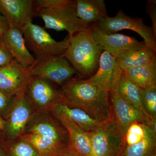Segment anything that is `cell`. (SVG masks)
Segmentation results:
<instances>
[{"mask_svg": "<svg viewBox=\"0 0 156 156\" xmlns=\"http://www.w3.org/2000/svg\"><path fill=\"white\" fill-rule=\"evenodd\" d=\"M61 87L62 103L68 106L80 109L101 123L112 119L109 92L74 78Z\"/></svg>", "mask_w": 156, "mask_h": 156, "instance_id": "6da1fadb", "label": "cell"}, {"mask_svg": "<svg viewBox=\"0 0 156 156\" xmlns=\"http://www.w3.org/2000/svg\"><path fill=\"white\" fill-rule=\"evenodd\" d=\"M5 120L2 117L0 116V131H3L5 128Z\"/></svg>", "mask_w": 156, "mask_h": 156, "instance_id": "d6a6232c", "label": "cell"}, {"mask_svg": "<svg viewBox=\"0 0 156 156\" xmlns=\"http://www.w3.org/2000/svg\"><path fill=\"white\" fill-rule=\"evenodd\" d=\"M142 105L148 116L156 122V85L141 89Z\"/></svg>", "mask_w": 156, "mask_h": 156, "instance_id": "d4e9b609", "label": "cell"}, {"mask_svg": "<svg viewBox=\"0 0 156 156\" xmlns=\"http://www.w3.org/2000/svg\"><path fill=\"white\" fill-rule=\"evenodd\" d=\"M94 23L108 35L117 34L123 30L134 31L142 37L147 47L156 52V36L152 27L146 25L142 18H132L120 10L115 17H108Z\"/></svg>", "mask_w": 156, "mask_h": 156, "instance_id": "30bf717a", "label": "cell"}, {"mask_svg": "<svg viewBox=\"0 0 156 156\" xmlns=\"http://www.w3.org/2000/svg\"><path fill=\"white\" fill-rule=\"evenodd\" d=\"M21 30L28 50L32 51L37 57L42 56H62L67 50L69 38L61 41L53 38L44 27L28 23Z\"/></svg>", "mask_w": 156, "mask_h": 156, "instance_id": "9c48e42d", "label": "cell"}, {"mask_svg": "<svg viewBox=\"0 0 156 156\" xmlns=\"http://www.w3.org/2000/svg\"><path fill=\"white\" fill-rule=\"evenodd\" d=\"M92 156H120L124 143L123 133L111 119L101 123L97 128L88 132Z\"/></svg>", "mask_w": 156, "mask_h": 156, "instance_id": "52a82bcc", "label": "cell"}, {"mask_svg": "<svg viewBox=\"0 0 156 156\" xmlns=\"http://www.w3.org/2000/svg\"><path fill=\"white\" fill-rule=\"evenodd\" d=\"M75 6L78 18L88 24L108 17L104 0H77Z\"/></svg>", "mask_w": 156, "mask_h": 156, "instance_id": "d6986e66", "label": "cell"}, {"mask_svg": "<svg viewBox=\"0 0 156 156\" xmlns=\"http://www.w3.org/2000/svg\"><path fill=\"white\" fill-rule=\"evenodd\" d=\"M36 16L43 20L45 29L58 31H66L69 37L87 29L91 25L78 18L75 1L54 9H38Z\"/></svg>", "mask_w": 156, "mask_h": 156, "instance_id": "5b68a950", "label": "cell"}, {"mask_svg": "<svg viewBox=\"0 0 156 156\" xmlns=\"http://www.w3.org/2000/svg\"><path fill=\"white\" fill-rule=\"evenodd\" d=\"M68 38V47L62 56L69 62L80 77H90L98 69L103 52L94 40L92 26Z\"/></svg>", "mask_w": 156, "mask_h": 156, "instance_id": "3957f363", "label": "cell"}, {"mask_svg": "<svg viewBox=\"0 0 156 156\" xmlns=\"http://www.w3.org/2000/svg\"><path fill=\"white\" fill-rule=\"evenodd\" d=\"M119 67L124 70L136 66H146L156 65V52L147 47L124 53L116 58Z\"/></svg>", "mask_w": 156, "mask_h": 156, "instance_id": "44dd1931", "label": "cell"}, {"mask_svg": "<svg viewBox=\"0 0 156 156\" xmlns=\"http://www.w3.org/2000/svg\"><path fill=\"white\" fill-rule=\"evenodd\" d=\"M141 89L128 77L123 70L118 87V94L123 100L149 117L142 105Z\"/></svg>", "mask_w": 156, "mask_h": 156, "instance_id": "7402d4cb", "label": "cell"}, {"mask_svg": "<svg viewBox=\"0 0 156 156\" xmlns=\"http://www.w3.org/2000/svg\"><path fill=\"white\" fill-rule=\"evenodd\" d=\"M27 70L30 76L40 77L60 87L74 78L76 74L79 76L69 62L62 56L37 57Z\"/></svg>", "mask_w": 156, "mask_h": 156, "instance_id": "ba28073f", "label": "cell"}, {"mask_svg": "<svg viewBox=\"0 0 156 156\" xmlns=\"http://www.w3.org/2000/svg\"><path fill=\"white\" fill-rule=\"evenodd\" d=\"M56 117L67 130L69 138V147L79 156H92L91 141L88 133L69 119Z\"/></svg>", "mask_w": 156, "mask_h": 156, "instance_id": "ac0fdd59", "label": "cell"}, {"mask_svg": "<svg viewBox=\"0 0 156 156\" xmlns=\"http://www.w3.org/2000/svg\"><path fill=\"white\" fill-rule=\"evenodd\" d=\"M14 60L11 53L6 49L0 38V67L7 65Z\"/></svg>", "mask_w": 156, "mask_h": 156, "instance_id": "83f0119b", "label": "cell"}, {"mask_svg": "<svg viewBox=\"0 0 156 156\" xmlns=\"http://www.w3.org/2000/svg\"><path fill=\"white\" fill-rule=\"evenodd\" d=\"M21 137L32 144L41 156L69 144L67 130L51 111L35 112Z\"/></svg>", "mask_w": 156, "mask_h": 156, "instance_id": "7a4b0ae2", "label": "cell"}, {"mask_svg": "<svg viewBox=\"0 0 156 156\" xmlns=\"http://www.w3.org/2000/svg\"><path fill=\"white\" fill-rule=\"evenodd\" d=\"M16 96H11L0 90V116L4 119L13 107Z\"/></svg>", "mask_w": 156, "mask_h": 156, "instance_id": "484cf974", "label": "cell"}, {"mask_svg": "<svg viewBox=\"0 0 156 156\" xmlns=\"http://www.w3.org/2000/svg\"><path fill=\"white\" fill-rule=\"evenodd\" d=\"M10 26L5 17L0 14V38L9 30Z\"/></svg>", "mask_w": 156, "mask_h": 156, "instance_id": "4dcf8cb0", "label": "cell"}, {"mask_svg": "<svg viewBox=\"0 0 156 156\" xmlns=\"http://www.w3.org/2000/svg\"><path fill=\"white\" fill-rule=\"evenodd\" d=\"M30 75L25 69L15 60L0 67V90L11 96L24 92Z\"/></svg>", "mask_w": 156, "mask_h": 156, "instance_id": "2e32d148", "label": "cell"}, {"mask_svg": "<svg viewBox=\"0 0 156 156\" xmlns=\"http://www.w3.org/2000/svg\"><path fill=\"white\" fill-rule=\"evenodd\" d=\"M147 13L152 22L153 30L156 36V1H148L146 6Z\"/></svg>", "mask_w": 156, "mask_h": 156, "instance_id": "f1b7e54d", "label": "cell"}, {"mask_svg": "<svg viewBox=\"0 0 156 156\" xmlns=\"http://www.w3.org/2000/svg\"><path fill=\"white\" fill-rule=\"evenodd\" d=\"M7 139V156H41L37 150L23 137Z\"/></svg>", "mask_w": 156, "mask_h": 156, "instance_id": "cb8c5ba5", "label": "cell"}, {"mask_svg": "<svg viewBox=\"0 0 156 156\" xmlns=\"http://www.w3.org/2000/svg\"><path fill=\"white\" fill-rule=\"evenodd\" d=\"M71 0H37L36 4L38 9H50L66 5Z\"/></svg>", "mask_w": 156, "mask_h": 156, "instance_id": "4316f807", "label": "cell"}, {"mask_svg": "<svg viewBox=\"0 0 156 156\" xmlns=\"http://www.w3.org/2000/svg\"><path fill=\"white\" fill-rule=\"evenodd\" d=\"M24 93L34 112L50 111L62 103V87L36 76H30Z\"/></svg>", "mask_w": 156, "mask_h": 156, "instance_id": "8992f818", "label": "cell"}, {"mask_svg": "<svg viewBox=\"0 0 156 156\" xmlns=\"http://www.w3.org/2000/svg\"><path fill=\"white\" fill-rule=\"evenodd\" d=\"M128 78L141 89L156 85V65L136 66L124 70Z\"/></svg>", "mask_w": 156, "mask_h": 156, "instance_id": "603a6c76", "label": "cell"}, {"mask_svg": "<svg viewBox=\"0 0 156 156\" xmlns=\"http://www.w3.org/2000/svg\"><path fill=\"white\" fill-rule=\"evenodd\" d=\"M92 33L95 42L103 50L117 58L124 53L140 50L147 47L145 42L139 41L134 37L120 34L104 33L95 23L92 25Z\"/></svg>", "mask_w": 156, "mask_h": 156, "instance_id": "7c38bea8", "label": "cell"}, {"mask_svg": "<svg viewBox=\"0 0 156 156\" xmlns=\"http://www.w3.org/2000/svg\"><path fill=\"white\" fill-rule=\"evenodd\" d=\"M37 10L33 0H0V14L5 17L10 27L21 30L32 22Z\"/></svg>", "mask_w": 156, "mask_h": 156, "instance_id": "5bb4252c", "label": "cell"}, {"mask_svg": "<svg viewBox=\"0 0 156 156\" xmlns=\"http://www.w3.org/2000/svg\"><path fill=\"white\" fill-rule=\"evenodd\" d=\"M7 138L0 131V156H7Z\"/></svg>", "mask_w": 156, "mask_h": 156, "instance_id": "1f68e13d", "label": "cell"}, {"mask_svg": "<svg viewBox=\"0 0 156 156\" xmlns=\"http://www.w3.org/2000/svg\"><path fill=\"white\" fill-rule=\"evenodd\" d=\"M109 95L113 119L123 134L126 128L132 123L136 122L156 123L123 100L118 92L109 93Z\"/></svg>", "mask_w": 156, "mask_h": 156, "instance_id": "9a60e30c", "label": "cell"}, {"mask_svg": "<svg viewBox=\"0 0 156 156\" xmlns=\"http://www.w3.org/2000/svg\"><path fill=\"white\" fill-rule=\"evenodd\" d=\"M122 71L117 63L116 58L103 51L97 71L86 80L109 93L118 92Z\"/></svg>", "mask_w": 156, "mask_h": 156, "instance_id": "4fadbf2b", "label": "cell"}, {"mask_svg": "<svg viewBox=\"0 0 156 156\" xmlns=\"http://www.w3.org/2000/svg\"><path fill=\"white\" fill-rule=\"evenodd\" d=\"M1 40L14 60L24 69H28L34 64L36 58L27 49L21 29L10 27Z\"/></svg>", "mask_w": 156, "mask_h": 156, "instance_id": "e0dca14e", "label": "cell"}, {"mask_svg": "<svg viewBox=\"0 0 156 156\" xmlns=\"http://www.w3.org/2000/svg\"><path fill=\"white\" fill-rule=\"evenodd\" d=\"M51 111L56 116L69 119L87 133L93 131L101 123L93 119L83 111L69 107L63 103L56 105Z\"/></svg>", "mask_w": 156, "mask_h": 156, "instance_id": "ffe728a7", "label": "cell"}, {"mask_svg": "<svg viewBox=\"0 0 156 156\" xmlns=\"http://www.w3.org/2000/svg\"><path fill=\"white\" fill-rule=\"evenodd\" d=\"M120 156H156V125L136 122L126 128Z\"/></svg>", "mask_w": 156, "mask_h": 156, "instance_id": "277c9868", "label": "cell"}, {"mask_svg": "<svg viewBox=\"0 0 156 156\" xmlns=\"http://www.w3.org/2000/svg\"><path fill=\"white\" fill-rule=\"evenodd\" d=\"M41 156H79L69 147L52 152Z\"/></svg>", "mask_w": 156, "mask_h": 156, "instance_id": "f546056e", "label": "cell"}, {"mask_svg": "<svg viewBox=\"0 0 156 156\" xmlns=\"http://www.w3.org/2000/svg\"><path fill=\"white\" fill-rule=\"evenodd\" d=\"M34 112L24 92L16 95L13 107L4 119L5 123L2 132L6 138L21 137Z\"/></svg>", "mask_w": 156, "mask_h": 156, "instance_id": "8fae6325", "label": "cell"}]
</instances>
